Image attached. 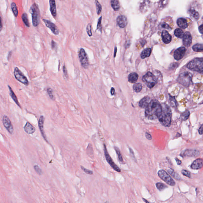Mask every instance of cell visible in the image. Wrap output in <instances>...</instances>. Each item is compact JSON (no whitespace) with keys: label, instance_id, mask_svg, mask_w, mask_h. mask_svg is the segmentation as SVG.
<instances>
[{"label":"cell","instance_id":"484cf974","mask_svg":"<svg viewBox=\"0 0 203 203\" xmlns=\"http://www.w3.org/2000/svg\"><path fill=\"white\" fill-rule=\"evenodd\" d=\"M152 50L150 48H147L143 50L142 53L141 54V58L142 59H144L148 57L151 54Z\"/></svg>","mask_w":203,"mask_h":203},{"label":"cell","instance_id":"4dcf8cb0","mask_svg":"<svg viewBox=\"0 0 203 203\" xmlns=\"http://www.w3.org/2000/svg\"><path fill=\"white\" fill-rule=\"evenodd\" d=\"M95 3L96 4V12L97 14L100 15L101 13V11L102 10V7L101 4L99 3L98 0H95Z\"/></svg>","mask_w":203,"mask_h":203},{"label":"cell","instance_id":"7bdbcfd3","mask_svg":"<svg viewBox=\"0 0 203 203\" xmlns=\"http://www.w3.org/2000/svg\"><path fill=\"white\" fill-rule=\"evenodd\" d=\"M34 168L35 170L36 171V173L38 174H39V175H42V173H43L42 169L39 167V166H37V165L35 166H34Z\"/></svg>","mask_w":203,"mask_h":203},{"label":"cell","instance_id":"ee69618b","mask_svg":"<svg viewBox=\"0 0 203 203\" xmlns=\"http://www.w3.org/2000/svg\"><path fill=\"white\" fill-rule=\"evenodd\" d=\"M47 91L48 93V95H49L50 98L52 100H54V96H53L52 90L51 88H48L47 89Z\"/></svg>","mask_w":203,"mask_h":203},{"label":"cell","instance_id":"94428289","mask_svg":"<svg viewBox=\"0 0 203 203\" xmlns=\"http://www.w3.org/2000/svg\"><path fill=\"white\" fill-rule=\"evenodd\" d=\"M11 54L12 52H9V55H8L9 56H8V60H9L10 59H11Z\"/></svg>","mask_w":203,"mask_h":203},{"label":"cell","instance_id":"4fadbf2b","mask_svg":"<svg viewBox=\"0 0 203 203\" xmlns=\"http://www.w3.org/2000/svg\"><path fill=\"white\" fill-rule=\"evenodd\" d=\"M186 49L185 47H181L175 50L174 53V59L176 60H179L183 57L185 54Z\"/></svg>","mask_w":203,"mask_h":203},{"label":"cell","instance_id":"91938a15","mask_svg":"<svg viewBox=\"0 0 203 203\" xmlns=\"http://www.w3.org/2000/svg\"><path fill=\"white\" fill-rule=\"evenodd\" d=\"M117 47H115V48L114 54V57H116V53H117Z\"/></svg>","mask_w":203,"mask_h":203},{"label":"cell","instance_id":"9a60e30c","mask_svg":"<svg viewBox=\"0 0 203 203\" xmlns=\"http://www.w3.org/2000/svg\"><path fill=\"white\" fill-rule=\"evenodd\" d=\"M182 42L184 46L189 47L192 44V36L190 33L186 32L184 34Z\"/></svg>","mask_w":203,"mask_h":203},{"label":"cell","instance_id":"d6986e66","mask_svg":"<svg viewBox=\"0 0 203 203\" xmlns=\"http://www.w3.org/2000/svg\"><path fill=\"white\" fill-rule=\"evenodd\" d=\"M163 41L165 44H169L171 41V36L167 31L163 30L161 33Z\"/></svg>","mask_w":203,"mask_h":203},{"label":"cell","instance_id":"277c9868","mask_svg":"<svg viewBox=\"0 0 203 203\" xmlns=\"http://www.w3.org/2000/svg\"><path fill=\"white\" fill-rule=\"evenodd\" d=\"M192 75L191 73L184 72L181 73L177 78V81L182 85L188 87L192 84Z\"/></svg>","mask_w":203,"mask_h":203},{"label":"cell","instance_id":"f5cc1de1","mask_svg":"<svg viewBox=\"0 0 203 203\" xmlns=\"http://www.w3.org/2000/svg\"><path fill=\"white\" fill-rule=\"evenodd\" d=\"M203 124H202L200 127L199 128V129H198V132H199V134H201V135L203 134Z\"/></svg>","mask_w":203,"mask_h":203},{"label":"cell","instance_id":"816d5d0a","mask_svg":"<svg viewBox=\"0 0 203 203\" xmlns=\"http://www.w3.org/2000/svg\"><path fill=\"white\" fill-rule=\"evenodd\" d=\"M145 136L147 139L149 140H151L152 139V137L151 136V134H149L148 132H146L145 133Z\"/></svg>","mask_w":203,"mask_h":203},{"label":"cell","instance_id":"603a6c76","mask_svg":"<svg viewBox=\"0 0 203 203\" xmlns=\"http://www.w3.org/2000/svg\"><path fill=\"white\" fill-rule=\"evenodd\" d=\"M177 24L179 27L183 29H185L187 28L188 26V24L187 22V21L186 19H184L183 18H180L178 19L177 20Z\"/></svg>","mask_w":203,"mask_h":203},{"label":"cell","instance_id":"74e56055","mask_svg":"<svg viewBox=\"0 0 203 203\" xmlns=\"http://www.w3.org/2000/svg\"><path fill=\"white\" fill-rule=\"evenodd\" d=\"M11 9L12 11L14 13V16L16 17H17L18 15V11L17 9V6L16 5V4L15 3H12L11 4Z\"/></svg>","mask_w":203,"mask_h":203},{"label":"cell","instance_id":"5bb4252c","mask_svg":"<svg viewBox=\"0 0 203 203\" xmlns=\"http://www.w3.org/2000/svg\"><path fill=\"white\" fill-rule=\"evenodd\" d=\"M43 21L46 25V26L49 28L52 31L53 34L55 35H58L59 34V30L57 26L50 21L48 20L43 19Z\"/></svg>","mask_w":203,"mask_h":203},{"label":"cell","instance_id":"f546056e","mask_svg":"<svg viewBox=\"0 0 203 203\" xmlns=\"http://www.w3.org/2000/svg\"><path fill=\"white\" fill-rule=\"evenodd\" d=\"M174 34L177 37L182 38L183 36L184 33L182 29H177L174 31Z\"/></svg>","mask_w":203,"mask_h":203},{"label":"cell","instance_id":"8d00e7d4","mask_svg":"<svg viewBox=\"0 0 203 203\" xmlns=\"http://www.w3.org/2000/svg\"><path fill=\"white\" fill-rule=\"evenodd\" d=\"M190 115V113L189 111L186 110L184 111L181 115V118L182 119L183 121H186L188 119Z\"/></svg>","mask_w":203,"mask_h":203},{"label":"cell","instance_id":"836d02e7","mask_svg":"<svg viewBox=\"0 0 203 203\" xmlns=\"http://www.w3.org/2000/svg\"><path fill=\"white\" fill-rule=\"evenodd\" d=\"M114 149L116 150V152L117 153V155H118V159L119 160V161L121 163H123V157H122V155H121V152L119 150V148H117V147L115 146Z\"/></svg>","mask_w":203,"mask_h":203},{"label":"cell","instance_id":"6da1fadb","mask_svg":"<svg viewBox=\"0 0 203 203\" xmlns=\"http://www.w3.org/2000/svg\"><path fill=\"white\" fill-rule=\"evenodd\" d=\"M145 108V116L149 119L154 120L158 118L162 111V106L156 100L150 101Z\"/></svg>","mask_w":203,"mask_h":203},{"label":"cell","instance_id":"d6a6232c","mask_svg":"<svg viewBox=\"0 0 203 203\" xmlns=\"http://www.w3.org/2000/svg\"><path fill=\"white\" fill-rule=\"evenodd\" d=\"M190 16L194 19L198 20L199 18V14L197 11H195L194 10H191L190 11Z\"/></svg>","mask_w":203,"mask_h":203},{"label":"cell","instance_id":"8992f818","mask_svg":"<svg viewBox=\"0 0 203 203\" xmlns=\"http://www.w3.org/2000/svg\"><path fill=\"white\" fill-rule=\"evenodd\" d=\"M30 12L32 15L33 24L35 27L39 25L40 23V12L38 6L34 3L31 6L30 9Z\"/></svg>","mask_w":203,"mask_h":203},{"label":"cell","instance_id":"f1b7e54d","mask_svg":"<svg viewBox=\"0 0 203 203\" xmlns=\"http://www.w3.org/2000/svg\"><path fill=\"white\" fill-rule=\"evenodd\" d=\"M192 49L196 52H203V45L202 44H196L192 47Z\"/></svg>","mask_w":203,"mask_h":203},{"label":"cell","instance_id":"ab89813d","mask_svg":"<svg viewBox=\"0 0 203 203\" xmlns=\"http://www.w3.org/2000/svg\"><path fill=\"white\" fill-rule=\"evenodd\" d=\"M181 173L183 175L186 176V177H189V178H191V173L189 171H187L186 170H182L181 171Z\"/></svg>","mask_w":203,"mask_h":203},{"label":"cell","instance_id":"2e32d148","mask_svg":"<svg viewBox=\"0 0 203 203\" xmlns=\"http://www.w3.org/2000/svg\"><path fill=\"white\" fill-rule=\"evenodd\" d=\"M44 120H45V118H44V116H41L40 117L39 119L38 125H39V128L40 131H41V133L42 134L43 138H44L45 141L48 143L47 138L46 137V135L45 134L44 131Z\"/></svg>","mask_w":203,"mask_h":203},{"label":"cell","instance_id":"44dd1931","mask_svg":"<svg viewBox=\"0 0 203 203\" xmlns=\"http://www.w3.org/2000/svg\"><path fill=\"white\" fill-rule=\"evenodd\" d=\"M50 3V9L51 14L54 17H56L57 14L56 12V4L55 0H49Z\"/></svg>","mask_w":203,"mask_h":203},{"label":"cell","instance_id":"3957f363","mask_svg":"<svg viewBox=\"0 0 203 203\" xmlns=\"http://www.w3.org/2000/svg\"><path fill=\"white\" fill-rule=\"evenodd\" d=\"M203 58H196L190 61L187 67L191 70L203 73Z\"/></svg>","mask_w":203,"mask_h":203},{"label":"cell","instance_id":"83f0119b","mask_svg":"<svg viewBox=\"0 0 203 203\" xmlns=\"http://www.w3.org/2000/svg\"><path fill=\"white\" fill-rule=\"evenodd\" d=\"M111 6L115 11H118L120 9V4L118 0H111Z\"/></svg>","mask_w":203,"mask_h":203},{"label":"cell","instance_id":"7c38bea8","mask_svg":"<svg viewBox=\"0 0 203 203\" xmlns=\"http://www.w3.org/2000/svg\"><path fill=\"white\" fill-rule=\"evenodd\" d=\"M2 123L8 131L10 133L12 134L14 132V128L9 117L6 116H4L2 118Z\"/></svg>","mask_w":203,"mask_h":203},{"label":"cell","instance_id":"9f6ffc18","mask_svg":"<svg viewBox=\"0 0 203 203\" xmlns=\"http://www.w3.org/2000/svg\"><path fill=\"white\" fill-rule=\"evenodd\" d=\"M115 92V90L114 88L113 87L111 88V93L112 95H114Z\"/></svg>","mask_w":203,"mask_h":203},{"label":"cell","instance_id":"bcb514c9","mask_svg":"<svg viewBox=\"0 0 203 203\" xmlns=\"http://www.w3.org/2000/svg\"><path fill=\"white\" fill-rule=\"evenodd\" d=\"M102 19V17L101 16L98 19L97 25V29H99V30H100L101 31H102V25H101Z\"/></svg>","mask_w":203,"mask_h":203},{"label":"cell","instance_id":"e0dca14e","mask_svg":"<svg viewBox=\"0 0 203 203\" xmlns=\"http://www.w3.org/2000/svg\"><path fill=\"white\" fill-rule=\"evenodd\" d=\"M203 166V159L198 158L194 161L191 166V168L193 169H200L202 168Z\"/></svg>","mask_w":203,"mask_h":203},{"label":"cell","instance_id":"ba28073f","mask_svg":"<svg viewBox=\"0 0 203 203\" xmlns=\"http://www.w3.org/2000/svg\"><path fill=\"white\" fill-rule=\"evenodd\" d=\"M14 75L18 81L26 86H28L29 82L27 77L17 67L15 68L14 71Z\"/></svg>","mask_w":203,"mask_h":203},{"label":"cell","instance_id":"5b68a950","mask_svg":"<svg viewBox=\"0 0 203 203\" xmlns=\"http://www.w3.org/2000/svg\"><path fill=\"white\" fill-rule=\"evenodd\" d=\"M143 82L148 87L151 89L154 87L157 83V79L150 72H148L142 78Z\"/></svg>","mask_w":203,"mask_h":203},{"label":"cell","instance_id":"11a10c76","mask_svg":"<svg viewBox=\"0 0 203 203\" xmlns=\"http://www.w3.org/2000/svg\"><path fill=\"white\" fill-rule=\"evenodd\" d=\"M203 25H201L199 27V30L200 31V32L201 34H203Z\"/></svg>","mask_w":203,"mask_h":203},{"label":"cell","instance_id":"7402d4cb","mask_svg":"<svg viewBox=\"0 0 203 203\" xmlns=\"http://www.w3.org/2000/svg\"><path fill=\"white\" fill-rule=\"evenodd\" d=\"M150 98L149 97H145L141 100L139 103V106L141 108H145L150 102Z\"/></svg>","mask_w":203,"mask_h":203},{"label":"cell","instance_id":"ac0fdd59","mask_svg":"<svg viewBox=\"0 0 203 203\" xmlns=\"http://www.w3.org/2000/svg\"><path fill=\"white\" fill-rule=\"evenodd\" d=\"M117 22L119 27L121 28H124L127 25V19L124 16H119L117 18Z\"/></svg>","mask_w":203,"mask_h":203},{"label":"cell","instance_id":"f35d334b","mask_svg":"<svg viewBox=\"0 0 203 203\" xmlns=\"http://www.w3.org/2000/svg\"><path fill=\"white\" fill-rule=\"evenodd\" d=\"M170 101L171 102V105H172L173 107H177V103L175 97L170 96Z\"/></svg>","mask_w":203,"mask_h":203},{"label":"cell","instance_id":"30bf717a","mask_svg":"<svg viewBox=\"0 0 203 203\" xmlns=\"http://www.w3.org/2000/svg\"><path fill=\"white\" fill-rule=\"evenodd\" d=\"M104 155H105V157L106 159V161H107V163L109 164L111 167L115 171H116L118 172H121V169L114 162L113 159L111 158L110 156L109 155L108 152H107V148H106L105 144H104Z\"/></svg>","mask_w":203,"mask_h":203},{"label":"cell","instance_id":"ffe728a7","mask_svg":"<svg viewBox=\"0 0 203 203\" xmlns=\"http://www.w3.org/2000/svg\"><path fill=\"white\" fill-rule=\"evenodd\" d=\"M24 130L25 132L29 134H32L34 133L36 131V128L33 126L30 123L27 122L25 125L24 126Z\"/></svg>","mask_w":203,"mask_h":203},{"label":"cell","instance_id":"e575fe53","mask_svg":"<svg viewBox=\"0 0 203 203\" xmlns=\"http://www.w3.org/2000/svg\"><path fill=\"white\" fill-rule=\"evenodd\" d=\"M155 185H156V187L157 188V189H158L160 191H163L165 189L167 188V186L164 184V183H161V182H157L156 184Z\"/></svg>","mask_w":203,"mask_h":203},{"label":"cell","instance_id":"681fc988","mask_svg":"<svg viewBox=\"0 0 203 203\" xmlns=\"http://www.w3.org/2000/svg\"><path fill=\"white\" fill-rule=\"evenodd\" d=\"M63 72H64L65 76H66V78H68V73H67V69H66V66H63Z\"/></svg>","mask_w":203,"mask_h":203},{"label":"cell","instance_id":"8fae6325","mask_svg":"<svg viewBox=\"0 0 203 203\" xmlns=\"http://www.w3.org/2000/svg\"><path fill=\"white\" fill-rule=\"evenodd\" d=\"M200 154L199 150L196 149H186L180 154V156L182 157H196L199 156Z\"/></svg>","mask_w":203,"mask_h":203},{"label":"cell","instance_id":"1f68e13d","mask_svg":"<svg viewBox=\"0 0 203 203\" xmlns=\"http://www.w3.org/2000/svg\"><path fill=\"white\" fill-rule=\"evenodd\" d=\"M133 89L135 92L136 93H139L142 89V84L140 83L135 84L133 86Z\"/></svg>","mask_w":203,"mask_h":203},{"label":"cell","instance_id":"7a4b0ae2","mask_svg":"<svg viewBox=\"0 0 203 203\" xmlns=\"http://www.w3.org/2000/svg\"><path fill=\"white\" fill-rule=\"evenodd\" d=\"M162 111L160 116L158 118L159 120L163 126L169 127L171 125L172 113L171 109L167 104L161 105Z\"/></svg>","mask_w":203,"mask_h":203},{"label":"cell","instance_id":"52a82bcc","mask_svg":"<svg viewBox=\"0 0 203 203\" xmlns=\"http://www.w3.org/2000/svg\"><path fill=\"white\" fill-rule=\"evenodd\" d=\"M158 175L161 179L164 180L166 183L171 186H174L175 182L172 177L168 174L167 172L164 170L161 169L159 171Z\"/></svg>","mask_w":203,"mask_h":203},{"label":"cell","instance_id":"4316f807","mask_svg":"<svg viewBox=\"0 0 203 203\" xmlns=\"http://www.w3.org/2000/svg\"><path fill=\"white\" fill-rule=\"evenodd\" d=\"M168 172L169 173L170 175H171V176H172V177H173L174 179H175L177 180H181V177L177 173L175 172L174 171V170L170 168L168 170Z\"/></svg>","mask_w":203,"mask_h":203},{"label":"cell","instance_id":"db71d44e","mask_svg":"<svg viewBox=\"0 0 203 203\" xmlns=\"http://www.w3.org/2000/svg\"><path fill=\"white\" fill-rule=\"evenodd\" d=\"M175 160H176L177 163V164L178 165H180L182 164V161L180 159L177 158H175Z\"/></svg>","mask_w":203,"mask_h":203},{"label":"cell","instance_id":"9c48e42d","mask_svg":"<svg viewBox=\"0 0 203 203\" xmlns=\"http://www.w3.org/2000/svg\"><path fill=\"white\" fill-rule=\"evenodd\" d=\"M79 58L81 65L84 68H87L89 66V61L87 55L84 48H81L79 53Z\"/></svg>","mask_w":203,"mask_h":203},{"label":"cell","instance_id":"b9f144b4","mask_svg":"<svg viewBox=\"0 0 203 203\" xmlns=\"http://www.w3.org/2000/svg\"><path fill=\"white\" fill-rule=\"evenodd\" d=\"M86 32L89 36H92V31H91V24H89L86 26Z\"/></svg>","mask_w":203,"mask_h":203},{"label":"cell","instance_id":"6125c7cd","mask_svg":"<svg viewBox=\"0 0 203 203\" xmlns=\"http://www.w3.org/2000/svg\"><path fill=\"white\" fill-rule=\"evenodd\" d=\"M143 201H144L145 202H147V203H148V202H149L148 201H147V200H145V199H144V198H143Z\"/></svg>","mask_w":203,"mask_h":203},{"label":"cell","instance_id":"d590c367","mask_svg":"<svg viewBox=\"0 0 203 203\" xmlns=\"http://www.w3.org/2000/svg\"><path fill=\"white\" fill-rule=\"evenodd\" d=\"M22 19L23 22H24L25 25L28 27H29L30 25H29V21H28L27 15L26 13H24V14H23L22 16Z\"/></svg>","mask_w":203,"mask_h":203},{"label":"cell","instance_id":"f907efd6","mask_svg":"<svg viewBox=\"0 0 203 203\" xmlns=\"http://www.w3.org/2000/svg\"><path fill=\"white\" fill-rule=\"evenodd\" d=\"M51 46H52V49L54 50V49H56L57 47V44L54 41H52L51 42Z\"/></svg>","mask_w":203,"mask_h":203},{"label":"cell","instance_id":"c3c4849f","mask_svg":"<svg viewBox=\"0 0 203 203\" xmlns=\"http://www.w3.org/2000/svg\"><path fill=\"white\" fill-rule=\"evenodd\" d=\"M167 2L168 0H161L160 2L161 6H162V7L166 6L167 4Z\"/></svg>","mask_w":203,"mask_h":203},{"label":"cell","instance_id":"680465c9","mask_svg":"<svg viewBox=\"0 0 203 203\" xmlns=\"http://www.w3.org/2000/svg\"><path fill=\"white\" fill-rule=\"evenodd\" d=\"M129 150H130V153L131 154V155H132V156L134 157V153L133 152V151H132V150L131 148H129Z\"/></svg>","mask_w":203,"mask_h":203},{"label":"cell","instance_id":"7dc6e473","mask_svg":"<svg viewBox=\"0 0 203 203\" xmlns=\"http://www.w3.org/2000/svg\"><path fill=\"white\" fill-rule=\"evenodd\" d=\"M178 65H179V64L176 63H173V64L170 65L169 69H171V70H174V69H176V68L178 67Z\"/></svg>","mask_w":203,"mask_h":203},{"label":"cell","instance_id":"6f0895ef","mask_svg":"<svg viewBox=\"0 0 203 203\" xmlns=\"http://www.w3.org/2000/svg\"><path fill=\"white\" fill-rule=\"evenodd\" d=\"M2 21H1V18L0 17V32L1 30L2 29Z\"/></svg>","mask_w":203,"mask_h":203},{"label":"cell","instance_id":"d4e9b609","mask_svg":"<svg viewBox=\"0 0 203 203\" xmlns=\"http://www.w3.org/2000/svg\"><path fill=\"white\" fill-rule=\"evenodd\" d=\"M8 87H9V89L10 95L11 96L12 99L13 100L14 102H15V103H16V104H17L18 106L20 107H21V106L20 105V103H19V102H18L17 96H16V95H15L14 93V91H13L12 90V89L11 86L9 85L8 86Z\"/></svg>","mask_w":203,"mask_h":203},{"label":"cell","instance_id":"cb8c5ba5","mask_svg":"<svg viewBox=\"0 0 203 203\" xmlns=\"http://www.w3.org/2000/svg\"><path fill=\"white\" fill-rule=\"evenodd\" d=\"M139 75L136 73H132L128 76V80L132 84H134L137 81Z\"/></svg>","mask_w":203,"mask_h":203},{"label":"cell","instance_id":"60d3db41","mask_svg":"<svg viewBox=\"0 0 203 203\" xmlns=\"http://www.w3.org/2000/svg\"><path fill=\"white\" fill-rule=\"evenodd\" d=\"M87 153L89 155H93V152H91V150H93V148H92V145L91 144H89L87 148Z\"/></svg>","mask_w":203,"mask_h":203},{"label":"cell","instance_id":"f6af8a7d","mask_svg":"<svg viewBox=\"0 0 203 203\" xmlns=\"http://www.w3.org/2000/svg\"><path fill=\"white\" fill-rule=\"evenodd\" d=\"M81 167L82 170L84 171V172H85L86 174H89L90 175H93V171L86 169L84 167L82 166H81Z\"/></svg>","mask_w":203,"mask_h":203}]
</instances>
